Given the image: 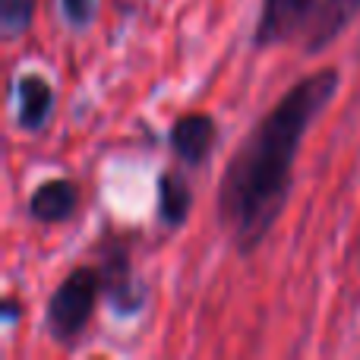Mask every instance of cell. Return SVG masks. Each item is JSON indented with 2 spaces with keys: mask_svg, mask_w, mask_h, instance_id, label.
Listing matches in <instances>:
<instances>
[{
  "mask_svg": "<svg viewBox=\"0 0 360 360\" xmlns=\"http://www.w3.org/2000/svg\"><path fill=\"white\" fill-rule=\"evenodd\" d=\"M76 205H79V186L73 180L57 177V180H44L29 196V215L35 221L57 224V221H67L76 212Z\"/></svg>",
  "mask_w": 360,
  "mask_h": 360,
  "instance_id": "8",
  "label": "cell"
},
{
  "mask_svg": "<svg viewBox=\"0 0 360 360\" xmlns=\"http://www.w3.org/2000/svg\"><path fill=\"white\" fill-rule=\"evenodd\" d=\"M101 294L105 300L114 307V313L120 316H133L139 313V307L146 304V288L136 281L130 266V253H127L124 243L111 240L101 247Z\"/></svg>",
  "mask_w": 360,
  "mask_h": 360,
  "instance_id": "3",
  "label": "cell"
},
{
  "mask_svg": "<svg viewBox=\"0 0 360 360\" xmlns=\"http://www.w3.org/2000/svg\"><path fill=\"white\" fill-rule=\"evenodd\" d=\"M360 13V0H319L313 10L310 25L304 32V51L307 54H319L326 51Z\"/></svg>",
  "mask_w": 360,
  "mask_h": 360,
  "instance_id": "6",
  "label": "cell"
},
{
  "mask_svg": "<svg viewBox=\"0 0 360 360\" xmlns=\"http://www.w3.org/2000/svg\"><path fill=\"white\" fill-rule=\"evenodd\" d=\"M60 13L70 29H86L98 13V0H60Z\"/></svg>",
  "mask_w": 360,
  "mask_h": 360,
  "instance_id": "11",
  "label": "cell"
},
{
  "mask_svg": "<svg viewBox=\"0 0 360 360\" xmlns=\"http://www.w3.org/2000/svg\"><path fill=\"white\" fill-rule=\"evenodd\" d=\"M98 294H101V272L92 266H76L57 285V291L48 300L44 326H48V335L60 348H73L82 338V332H86L89 319L95 313V304H98Z\"/></svg>",
  "mask_w": 360,
  "mask_h": 360,
  "instance_id": "2",
  "label": "cell"
},
{
  "mask_svg": "<svg viewBox=\"0 0 360 360\" xmlns=\"http://www.w3.org/2000/svg\"><path fill=\"white\" fill-rule=\"evenodd\" d=\"M193 209V193L186 186V180L180 174L165 171L158 177V221L165 228H184V221L190 218Z\"/></svg>",
  "mask_w": 360,
  "mask_h": 360,
  "instance_id": "9",
  "label": "cell"
},
{
  "mask_svg": "<svg viewBox=\"0 0 360 360\" xmlns=\"http://www.w3.org/2000/svg\"><path fill=\"white\" fill-rule=\"evenodd\" d=\"M313 10H316V0H266L253 32V44L262 51L294 38L313 16Z\"/></svg>",
  "mask_w": 360,
  "mask_h": 360,
  "instance_id": "4",
  "label": "cell"
},
{
  "mask_svg": "<svg viewBox=\"0 0 360 360\" xmlns=\"http://www.w3.org/2000/svg\"><path fill=\"white\" fill-rule=\"evenodd\" d=\"M16 98H19V111H16V124L25 133H41L48 127L51 114H54V89L44 76L38 73H25L16 79Z\"/></svg>",
  "mask_w": 360,
  "mask_h": 360,
  "instance_id": "7",
  "label": "cell"
},
{
  "mask_svg": "<svg viewBox=\"0 0 360 360\" xmlns=\"http://www.w3.org/2000/svg\"><path fill=\"white\" fill-rule=\"evenodd\" d=\"M35 16V0H0V29L6 38L22 35Z\"/></svg>",
  "mask_w": 360,
  "mask_h": 360,
  "instance_id": "10",
  "label": "cell"
},
{
  "mask_svg": "<svg viewBox=\"0 0 360 360\" xmlns=\"http://www.w3.org/2000/svg\"><path fill=\"white\" fill-rule=\"evenodd\" d=\"M215 139H218V127L209 114H184L171 127V149L190 168H199L212 155Z\"/></svg>",
  "mask_w": 360,
  "mask_h": 360,
  "instance_id": "5",
  "label": "cell"
},
{
  "mask_svg": "<svg viewBox=\"0 0 360 360\" xmlns=\"http://www.w3.org/2000/svg\"><path fill=\"white\" fill-rule=\"evenodd\" d=\"M335 92V67L307 73L269 108L266 117H259L231 155L218 184V221L237 253H253L278 221L291 193L300 143Z\"/></svg>",
  "mask_w": 360,
  "mask_h": 360,
  "instance_id": "1",
  "label": "cell"
},
{
  "mask_svg": "<svg viewBox=\"0 0 360 360\" xmlns=\"http://www.w3.org/2000/svg\"><path fill=\"white\" fill-rule=\"evenodd\" d=\"M4 319L6 323H16L19 319V304L16 300H4Z\"/></svg>",
  "mask_w": 360,
  "mask_h": 360,
  "instance_id": "12",
  "label": "cell"
}]
</instances>
